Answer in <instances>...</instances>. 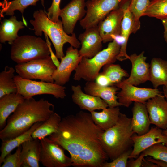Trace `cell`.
Masks as SVG:
<instances>
[{"label":"cell","instance_id":"27","mask_svg":"<svg viewBox=\"0 0 167 167\" xmlns=\"http://www.w3.org/2000/svg\"><path fill=\"white\" fill-rule=\"evenodd\" d=\"M43 122L35 123L28 131L24 133L9 140L2 141L0 148V165L3 163L6 156L15 148L18 147L25 142L33 138L32 134Z\"/></svg>","mask_w":167,"mask_h":167},{"label":"cell","instance_id":"10","mask_svg":"<svg viewBox=\"0 0 167 167\" xmlns=\"http://www.w3.org/2000/svg\"><path fill=\"white\" fill-rule=\"evenodd\" d=\"M40 162L45 167H68L72 166L70 157L66 156L64 149L60 145L45 137L40 140Z\"/></svg>","mask_w":167,"mask_h":167},{"label":"cell","instance_id":"33","mask_svg":"<svg viewBox=\"0 0 167 167\" xmlns=\"http://www.w3.org/2000/svg\"><path fill=\"white\" fill-rule=\"evenodd\" d=\"M102 72L108 77L112 85L120 82L123 78L129 75L119 65L113 63L104 66Z\"/></svg>","mask_w":167,"mask_h":167},{"label":"cell","instance_id":"46","mask_svg":"<svg viewBox=\"0 0 167 167\" xmlns=\"http://www.w3.org/2000/svg\"><path fill=\"white\" fill-rule=\"evenodd\" d=\"M166 146H167V144H165Z\"/></svg>","mask_w":167,"mask_h":167},{"label":"cell","instance_id":"30","mask_svg":"<svg viewBox=\"0 0 167 167\" xmlns=\"http://www.w3.org/2000/svg\"><path fill=\"white\" fill-rule=\"evenodd\" d=\"M39 0L41 1L44 7V0H4L0 3L2 7L1 15L3 16L4 14L5 15L13 16L15 10L19 11L23 14L26 8L30 6H36L37 2Z\"/></svg>","mask_w":167,"mask_h":167},{"label":"cell","instance_id":"32","mask_svg":"<svg viewBox=\"0 0 167 167\" xmlns=\"http://www.w3.org/2000/svg\"><path fill=\"white\" fill-rule=\"evenodd\" d=\"M154 17L161 20L167 17V0H152L143 16Z\"/></svg>","mask_w":167,"mask_h":167},{"label":"cell","instance_id":"37","mask_svg":"<svg viewBox=\"0 0 167 167\" xmlns=\"http://www.w3.org/2000/svg\"><path fill=\"white\" fill-rule=\"evenodd\" d=\"M132 150L130 149L124 152L111 162L105 161L102 167H126L128 160L130 158Z\"/></svg>","mask_w":167,"mask_h":167},{"label":"cell","instance_id":"28","mask_svg":"<svg viewBox=\"0 0 167 167\" xmlns=\"http://www.w3.org/2000/svg\"><path fill=\"white\" fill-rule=\"evenodd\" d=\"M150 79L154 88L167 86V60L154 58L150 64Z\"/></svg>","mask_w":167,"mask_h":167},{"label":"cell","instance_id":"18","mask_svg":"<svg viewBox=\"0 0 167 167\" xmlns=\"http://www.w3.org/2000/svg\"><path fill=\"white\" fill-rule=\"evenodd\" d=\"M144 53L143 51L139 55L135 53L129 56L132 68L128 78L124 80L126 82L137 86L150 81V65L146 62Z\"/></svg>","mask_w":167,"mask_h":167},{"label":"cell","instance_id":"25","mask_svg":"<svg viewBox=\"0 0 167 167\" xmlns=\"http://www.w3.org/2000/svg\"><path fill=\"white\" fill-rule=\"evenodd\" d=\"M95 124L104 131L114 126L118 122L121 113L118 107H108L100 112H90Z\"/></svg>","mask_w":167,"mask_h":167},{"label":"cell","instance_id":"20","mask_svg":"<svg viewBox=\"0 0 167 167\" xmlns=\"http://www.w3.org/2000/svg\"><path fill=\"white\" fill-rule=\"evenodd\" d=\"M71 89L73 92L71 97L73 102L82 109L91 112L109 107L106 102L100 97L84 92L79 85L72 86Z\"/></svg>","mask_w":167,"mask_h":167},{"label":"cell","instance_id":"15","mask_svg":"<svg viewBox=\"0 0 167 167\" xmlns=\"http://www.w3.org/2000/svg\"><path fill=\"white\" fill-rule=\"evenodd\" d=\"M85 0H72L61 9L60 16L62 19L63 28L68 35L73 33L77 22L83 19L87 11Z\"/></svg>","mask_w":167,"mask_h":167},{"label":"cell","instance_id":"41","mask_svg":"<svg viewBox=\"0 0 167 167\" xmlns=\"http://www.w3.org/2000/svg\"><path fill=\"white\" fill-rule=\"evenodd\" d=\"M146 160L156 164L159 167H167V162L164 161L150 157H148Z\"/></svg>","mask_w":167,"mask_h":167},{"label":"cell","instance_id":"2","mask_svg":"<svg viewBox=\"0 0 167 167\" xmlns=\"http://www.w3.org/2000/svg\"><path fill=\"white\" fill-rule=\"evenodd\" d=\"M54 105L41 98L25 99L8 118L5 127L0 131L2 141L12 139L29 130L35 123L44 122L54 112Z\"/></svg>","mask_w":167,"mask_h":167},{"label":"cell","instance_id":"5","mask_svg":"<svg viewBox=\"0 0 167 167\" xmlns=\"http://www.w3.org/2000/svg\"><path fill=\"white\" fill-rule=\"evenodd\" d=\"M116 39L109 42L107 47L91 58L83 57L75 70L73 79L94 81L101 69L106 65L113 63L117 60L120 49Z\"/></svg>","mask_w":167,"mask_h":167},{"label":"cell","instance_id":"7","mask_svg":"<svg viewBox=\"0 0 167 167\" xmlns=\"http://www.w3.org/2000/svg\"><path fill=\"white\" fill-rule=\"evenodd\" d=\"M14 79L17 86V92L25 99L42 94L52 95L57 99H63L66 96V88L54 83L25 79L19 75H15Z\"/></svg>","mask_w":167,"mask_h":167},{"label":"cell","instance_id":"16","mask_svg":"<svg viewBox=\"0 0 167 167\" xmlns=\"http://www.w3.org/2000/svg\"><path fill=\"white\" fill-rule=\"evenodd\" d=\"M123 1L124 15L122 22L120 34L122 39L120 43V52L117 58V60L121 61L129 59V56L127 54L126 50L129 37L131 33H135L140 26V24L136 22L133 15L129 9L130 0H123Z\"/></svg>","mask_w":167,"mask_h":167},{"label":"cell","instance_id":"17","mask_svg":"<svg viewBox=\"0 0 167 167\" xmlns=\"http://www.w3.org/2000/svg\"><path fill=\"white\" fill-rule=\"evenodd\" d=\"M78 39L81 45L79 53L83 57L91 58L101 50L103 42L97 26L85 29Z\"/></svg>","mask_w":167,"mask_h":167},{"label":"cell","instance_id":"39","mask_svg":"<svg viewBox=\"0 0 167 167\" xmlns=\"http://www.w3.org/2000/svg\"><path fill=\"white\" fill-rule=\"evenodd\" d=\"M95 81L97 84L101 86H113L108 77L102 72L99 73Z\"/></svg>","mask_w":167,"mask_h":167},{"label":"cell","instance_id":"14","mask_svg":"<svg viewBox=\"0 0 167 167\" xmlns=\"http://www.w3.org/2000/svg\"><path fill=\"white\" fill-rule=\"evenodd\" d=\"M131 139L133 148L130 159L138 157L144 150L156 143L167 144V137L163 134L162 129L157 126L151 128L142 135L134 134Z\"/></svg>","mask_w":167,"mask_h":167},{"label":"cell","instance_id":"9","mask_svg":"<svg viewBox=\"0 0 167 167\" xmlns=\"http://www.w3.org/2000/svg\"><path fill=\"white\" fill-rule=\"evenodd\" d=\"M123 0H89L86 2L87 12L80 21L84 29L97 26Z\"/></svg>","mask_w":167,"mask_h":167},{"label":"cell","instance_id":"29","mask_svg":"<svg viewBox=\"0 0 167 167\" xmlns=\"http://www.w3.org/2000/svg\"><path fill=\"white\" fill-rule=\"evenodd\" d=\"M61 119L58 114L54 112L33 132L32 138L40 140L56 132Z\"/></svg>","mask_w":167,"mask_h":167},{"label":"cell","instance_id":"21","mask_svg":"<svg viewBox=\"0 0 167 167\" xmlns=\"http://www.w3.org/2000/svg\"><path fill=\"white\" fill-rule=\"evenodd\" d=\"M86 93L100 97L108 104L109 107L122 106L118 101L117 92L120 89L114 85L101 86L94 81H87L84 88Z\"/></svg>","mask_w":167,"mask_h":167},{"label":"cell","instance_id":"8","mask_svg":"<svg viewBox=\"0 0 167 167\" xmlns=\"http://www.w3.org/2000/svg\"><path fill=\"white\" fill-rule=\"evenodd\" d=\"M57 69L50 56L33 60L15 66V71L22 78L54 83L53 75Z\"/></svg>","mask_w":167,"mask_h":167},{"label":"cell","instance_id":"19","mask_svg":"<svg viewBox=\"0 0 167 167\" xmlns=\"http://www.w3.org/2000/svg\"><path fill=\"white\" fill-rule=\"evenodd\" d=\"M145 105L151 124L161 129H167V101L162 94L147 101Z\"/></svg>","mask_w":167,"mask_h":167},{"label":"cell","instance_id":"43","mask_svg":"<svg viewBox=\"0 0 167 167\" xmlns=\"http://www.w3.org/2000/svg\"><path fill=\"white\" fill-rule=\"evenodd\" d=\"M164 28V37L165 41L167 43V17L161 20Z\"/></svg>","mask_w":167,"mask_h":167},{"label":"cell","instance_id":"34","mask_svg":"<svg viewBox=\"0 0 167 167\" xmlns=\"http://www.w3.org/2000/svg\"><path fill=\"white\" fill-rule=\"evenodd\" d=\"M144 157L150 156L154 159L167 162V146L163 143L155 144L141 153Z\"/></svg>","mask_w":167,"mask_h":167},{"label":"cell","instance_id":"45","mask_svg":"<svg viewBox=\"0 0 167 167\" xmlns=\"http://www.w3.org/2000/svg\"><path fill=\"white\" fill-rule=\"evenodd\" d=\"M162 133L165 135L167 137V129L162 130Z\"/></svg>","mask_w":167,"mask_h":167},{"label":"cell","instance_id":"47","mask_svg":"<svg viewBox=\"0 0 167 167\" xmlns=\"http://www.w3.org/2000/svg\"></svg>","mask_w":167,"mask_h":167},{"label":"cell","instance_id":"6","mask_svg":"<svg viewBox=\"0 0 167 167\" xmlns=\"http://www.w3.org/2000/svg\"><path fill=\"white\" fill-rule=\"evenodd\" d=\"M11 45V58L17 64L45 58L50 55L49 44L39 37L19 36Z\"/></svg>","mask_w":167,"mask_h":167},{"label":"cell","instance_id":"11","mask_svg":"<svg viewBox=\"0 0 167 167\" xmlns=\"http://www.w3.org/2000/svg\"><path fill=\"white\" fill-rule=\"evenodd\" d=\"M114 85L121 89L117 94L118 102L126 107H129L133 101L145 104L148 100L161 94L157 88H139L124 80Z\"/></svg>","mask_w":167,"mask_h":167},{"label":"cell","instance_id":"31","mask_svg":"<svg viewBox=\"0 0 167 167\" xmlns=\"http://www.w3.org/2000/svg\"><path fill=\"white\" fill-rule=\"evenodd\" d=\"M15 68L6 66L0 73V98L4 95L17 92L14 79Z\"/></svg>","mask_w":167,"mask_h":167},{"label":"cell","instance_id":"4","mask_svg":"<svg viewBox=\"0 0 167 167\" xmlns=\"http://www.w3.org/2000/svg\"><path fill=\"white\" fill-rule=\"evenodd\" d=\"M131 120V118L121 113L117 123L102 134V145L109 158L112 161L130 149L133 145L131 138L134 133Z\"/></svg>","mask_w":167,"mask_h":167},{"label":"cell","instance_id":"38","mask_svg":"<svg viewBox=\"0 0 167 167\" xmlns=\"http://www.w3.org/2000/svg\"><path fill=\"white\" fill-rule=\"evenodd\" d=\"M61 0H52L51 5L48 9L47 13L48 18L52 21L57 22L59 19L61 9L60 8V4Z\"/></svg>","mask_w":167,"mask_h":167},{"label":"cell","instance_id":"1","mask_svg":"<svg viewBox=\"0 0 167 167\" xmlns=\"http://www.w3.org/2000/svg\"><path fill=\"white\" fill-rule=\"evenodd\" d=\"M104 131L90 113L80 111L62 118L58 131L49 138L69 152L72 166L102 167L109 158L101 141Z\"/></svg>","mask_w":167,"mask_h":167},{"label":"cell","instance_id":"44","mask_svg":"<svg viewBox=\"0 0 167 167\" xmlns=\"http://www.w3.org/2000/svg\"><path fill=\"white\" fill-rule=\"evenodd\" d=\"M163 90L164 95L167 101V86H163Z\"/></svg>","mask_w":167,"mask_h":167},{"label":"cell","instance_id":"36","mask_svg":"<svg viewBox=\"0 0 167 167\" xmlns=\"http://www.w3.org/2000/svg\"><path fill=\"white\" fill-rule=\"evenodd\" d=\"M21 145L17 148L16 152L13 154L10 153L4 159L1 167H20L22 162L21 156Z\"/></svg>","mask_w":167,"mask_h":167},{"label":"cell","instance_id":"12","mask_svg":"<svg viewBox=\"0 0 167 167\" xmlns=\"http://www.w3.org/2000/svg\"><path fill=\"white\" fill-rule=\"evenodd\" d=\"M124 7L123 0L117 8L111 11L98 24V30L103 43L111 42L120 35Z\"/></svg>","mask_w":167,"mask_h":167},{"label":"cell","instance_id":"3","mask_svg":"<svg viewBox=\"0 0 167 167\" xmlns=\"http://www.w3.org/2000/svg\"><path fill=\"white\" fill-rule=\"evenodd\" d=\"M34 20H31L30 23L33 26L35 34L41 36L43 32L51 40L55 48L56 55L61 59L64 56L63 47L66 43L71 46L78 49L81 45L74 33L69 36L64 31L62 21L54 22L48 18L47 13L42 10L35 11L33 14Z\"/></svg>","mask_w":167,"mask_h":167},{"label":"cell","instance_id":"42","mask_svg":"<svg viewBox=\"0 0 167 167\" xmlns=\"http://www.w3.org/2000/svg\"><path fill=\"white\" fill-rule=\"evenodd\" d=\"M142 167H159L156 164L148 161L144 158L143 159Z\"/></svg>","mask_w":167,"mask_h":167},{"label":"cell","instance_id":"13","mask_svg":"<svg viewBox=\"0 0 167 167\" xmlns=\"http://www.w3.org/2000/svg\"><path fill=\"white\" fill-rule=\"evenodd\" d=\"M82 58L78 49L72 46L68 48L66 55L61 59L59 66L53 74L54 83L63 86L68 82L72 72L75 70Z\"/></svg>","mask_w":167,"mask_h":167},{"label":"cell","instance_id":"26","mask_svg":"<svg viewBox=\"0 0 167 167\" xmlns=\"http://www.w3.org/2000/svg\"><path fill=\"white\" fill-rule=\"evenodd\" d=\"M25 28L24 23L19 21L16 16H11L8 19H5L1 22L0 26V41L5 43L8 41L11 45L19 36L18 31Z\"/></svg>","mask_w":167,"mask_h":167},{"label":"cell","instance_id":"22","mask_svg":"<svg viewBox=\"0 0 167 167\" xmlns=\"http://www.w3.org/2000/svg\"><path fill=\"white\" fill-rule=\"evenodd\" d=\"M132 112L131 125L134 133L140 135L147 132L151 123L145 104L135 102Z\"/></svg>","mask_w":167,"mask_h":167},{"label":"cell","instance_id":"40","mask_svg":"<svg viewBox=\"0 0 167 167\" xmlns=\"http://www.w3.org/2000/svg\"><path fill=\"white\" fill-rule=\"evenodd\" d=\"M144 156L141 153L137 158L134 160L133 158L128 161L127 167H142V164L143 159Z\"/></svg>","mask_w":167,"mask_h":167},{"label":"cell","instance_id":"35","mask_svg":"<svg viewBox=\"0 0 167 167\" xmlns=\"http://www.w3.org/2000/svg\"><path fill=\"white\" fill-rule=\"evenodd\" d=\"M129 9L133 15L136 22L140 24V18L149 6L151 0H129Z\"/></svg>","mask_w":167,"mask_h":167},{"label":"cell","instance_id":"23","mask_svg":"<svg viewBox=\"0 0 167 167\" xmlns=\"http://www.w3.org/2000/svg\"><path fill=\"white\" fill-rule=\"evenodd\" d=\"M21 146L22 167H39L40 140L32 138L23 143Z\"/></svg>","mask_w":167,"mask_h":167},{"label":"cell","instance_id":"24","mask_svg":"<svg viewBox=\"0 0 167 167\" xmlns=\"http://www.w3.org/2000/svg\"><path fill=\"white\" fill-rule=\"evenodd\" d=\"M25 99L18 92L6 94L0 98V129L6 126L8 117Z\"/></svg>","mask_w":167,"mask_h":167}]
</instances>
